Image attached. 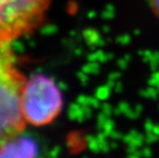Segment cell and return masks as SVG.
I'll list each match as a JSON object with an SVG mask.
<instances>
[{
	"label": "cell",
	"instance_id": "5b68a950",
	"mask_svg": "<svg viewBox=\"0 0 159 158\" xmlns=\"http://www.w3.org/2000/svg\"><path fill=\"white\" fill-rule=\"evenodd\" d=\"M151 1H152V7H153V11L159 18V0H151Z\"/></svg>",
	"mask_w": 159,
	"mask_h": 158
},
{
	"label": "cell",
	"instance_id": "7a4b0ae2",
	"mask_svg": "<svg viewBox=\"0 0 159 158\" xmlns=\"http://www.w3.org/2000/svg\"><path fill=\"white\" fill-rule=\"evenodd\" d=\"M22 112L27 123L34 126L50 124L63 110V97L53 80L35 74L26 80L22 92Z\"/></svg>",
	"mask_w": 159,
	"mask_h": 158
},
{
	"label": "cell",
	"instance_id": "277c9868",
	"mask_svg": "<svg viewBox=\"0 0 159 158\" xmlns=\"http://www.w3.org/2000/svg\"><path fill=\"white\" fill-rule=\"evenodd\" d=\"M36 154L35 143L22 134L0 147V158H36Z\"/></svg>",
	"mask_w": 159,
	"mask_h": 158
},
{
	"label": "cell",
	"instance_id": "3957f363",
	"mask_svg": "<svg viewBox=\"0 0 159 158\" xmlns=\"http://www.w3.org/2000/svg\"><path fill=\"white\" fill-rule=\"evenodd\" d=\"M50 0H0V45L11 44L39 28Z\"/></svg>",
	"mask_w": 159,
	"mask_h": 158
},
{
	"label": "cell",
	"instance_id": "6da1fadb",
	"mask_svg": "<svg viewBox=\"0 0 159 158\" xmlns=\"http://www.w3.org/2000/svg\"><path fill=\"white\" fill-rule=\"evenodd\" d=\"M26 80L11 44L0 45V147L26 129L21 104Z\"/></svg>",
	"mask_w": 159,
	"mask_h": 158
}]
</instances>
